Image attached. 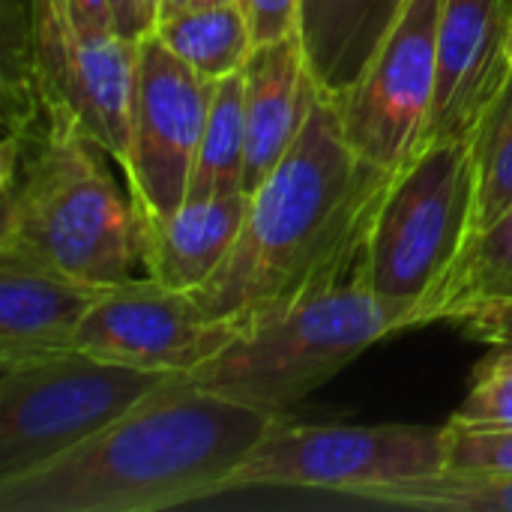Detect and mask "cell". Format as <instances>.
Segmentation results:
<instances>
[{"label":"cell","instance_id":"1","mask_svg":"<svg viewBox=\"0 0 512 512\" xmlns=\"http://www.w3.org/2000/svg\"><path fill=\"white\" fill-rule=\"evenodd\" d=\"M393 174L351 150L336 102L321 93L285 159L252 192L228 258L192 294L240 333L282 315L360 264Z\"/></svg>","mask_w":512,"mask_h":512},{"label":"cell","instance_id":"2","mask_svg":"<svg viewBox=\"0 0 512 512\" xmlns=\"http://www.w3.org/2000/svg\"><path fill=\"white\" fill-rule=\"evenodd\" d=\"M282 417L174 375L93 438L0 480V512H162L222 495Z\"/></svg>","mask_w":512,"mask_h":512},{"label":"cell","instance_id":"3","mask_svg":"<svg viewBox=\"0 0 512 512\" xmlns=\"http://www.w3.org/2000/svg\"><path fill=\"white\" fill-rule=\"evenodd\" d=\"M105 150L69 111L0 150V246L18 249L84 285L132 279L138 264L135 210L123 198Z\"/></svg>","mask_w":512,"mask_h":512},{"label":"cell","instance_id":"4","mask_svg":"<svg viewBox=\"0 0 512 512\" xmlns=\"http://www.w3.org/2000/svg\"><path fill=\"white\" fill-rule=\"evenodd\" d=\"M396 333H402V324L375 297L360 258L282 315L243 330L225 351L180 375V381L285 414L375 342Z\"/></svg>","mask_w":512,"mask_h":512},{"label":"cell","instance_id":"5","mask_svg":"<svg viewBox=\"0 0 512 512\" xmlns=\"http://www.w3.org/2000/svg\"><path fill=\"white\" fill-rule=\"evenodd\" d=\"M474 231V138L435 135L393 174L363 249L366 279L402 330L426 327Z\"/></svg>","mask_w":512,"mask_h":512},{"label":"cell","instance_id":"6","mask_svg":"<svg viewBox=\"0 0 512 512\" xmlns=\"http://www.w3.org/2000/svg\"><path fill=\"white\" fill-rule=\"evenodd\" d=\"M171 378L75 345L0 363V480L78 447Z\"/></svg>","mask_w":512,"mask_h":512},{"label":"cell","instance_id":"7","mask_svg":"<svg viewBox=\"0 0 512 512\" xmlns=\"http://www.w3.org/2000/svg\"><path fill=\"white\" fill-rule=\"evenodd\" d=\"M444 471L447 426H300L282 417L234 471L228 492L306 489L354 501L369 489L429 480Z\"/></svg>","mask_w":512,"mask_h":512},{"label":"cell","instance_id":"8","mask_svg":"<svg viewBox=\"0 0 512 512\" xmlns=\"http://www.w3.org/2000/svg\"><path fill=\"white\" fill-rule=\"evenodd\" d=\"M441 0H408L375 57L336 102L351 150L381 168L399 171L432 129L438 93Z\"/></svg>","mask_w":512,"mask_h":512},{"label":"cell","instance_id":"9","mask_svg":"<svg viewBox=\"0 0 512 512\" xmlns=\"http://www.w3.org/2000/svg\"><path fill=\"white\" fill-rule=\"evenodd\" d=\"M33 48L48 111H69L120 168L129 156L138 39L87 27L66 0H30Z\"/></svg>","mask_w":512,"mask_h":512},{"label":"cell","instance_id":"10","mask_svg":"<svg viewBox=\"0 0 512 512\" xmlns=\"http://www.w3.org/2000/svg\"><path fill=\"white\" fill-rule=\"evenodd\" d=\"M216 81L186 66L156 33L138 39L129 156L123 177L135 210L171 213L189 195Z\"/></svg>","mask_w":512,"mask_h":512},{"label":"cell","instance_id":"11","mask_svg":"<svg viewBox=\"0 0 512 512\" xmlns=\"http://www.w3.org/2000/svg\"><path fill=\"white\" fill-rule=\"evenodd\" d=\"M237 336L240 330L213 318L192 291L132 276L99 288L72 345L135 369L186 375L225 351Z\"/></svg>","mask_w":512,"mask_h":512},{"label":"cell","instance_id":"12","mask_svg":"<svg viewBox=\"0 0 512 512\" xmlns=\"http://www.w3.org/2000/svg\"><path fill=\"white\" fill-rule=\"evenodd\" d=\"M512 0H441L438 18V93L435 135L471 138L507 87Z\"/></svg>","mask_w":512,"mask_h":512},{"label":"cell","instance_id":"13","mask_svg":"<svg viewBox=\"0 0 512 512\" xmlns=\"http://www.w3.org/2000/svg\"><path fill=\"white\" fill-rule=\"evenodd\" d=\"M249 192L216 198H186L171 213L135 210V246L144 276L177 288L198 291L228 258L246 213Z\"/></svg>","mask_w":512,"mask_h":512},{"label":"cell","instance_id":"14","mask_svg":"<svg viewBox=\"0 0 512 512\" xmlns=\"http://www.w3.org/2000/svg\"><path fill=\"white\" fill-rule=\"evenodd\" d=\"M246 87V174L243 186L252 195L270 171L285 159L303 132L315 99L321 96L300 33L255 45L243 66Z\"/></svg>","mask_w":512,"mask_h":512},{"label":"cell","instance_id":"15","mask_svg":"<svg viewBox=\"0 0 512 512\" xmlns=\"http://www.w3.org/2000/svg\"><path fill=\"white\" fill-rule=\"evenodd\" d=\"M99 288L0 246V363L69 348Z\"/></svg>","mask_w":512,"mask_h":512},{"label":"cell","instance_id":"16","mask_svg":"<svg viewBox=\"0 0 512 512\" xmlns=\"http://www.w3.org/2000/svg\"><path fill=\"white\" fill-rule=\"evenodd\" d=\"M408 0H303L300 42L318 90L339 102L360 78Z\"/></svg>","mask_w":512,"mask_h":512},{"label":"cell","instance_id":"17","mask_svg":"<svg viewBox=\"0 0 512 512\" xmlns=\"http://www.w3.org/2000/svg\"><path fill=\"white\" fill-rule=\"evenodd\" d=\"M512 303V207L477 231L459 255L444 288L426 312V324H459L462 318Z\"/></svg>","mask_w":512,"mask_h":512},{"label":"cell","instance_id":"18","mask_svg":"<svg viewBox=\"0 0 512 512\" xmlns=\"http://www.w3.org/2000/svg\"><path fill=\"white\" fill-rule=\"evenodd\" d=\"M153 33L204 78H228L240 72L255 48L249 21L237 0H222L204 9H192L165 18Z\"/></svg>","mask_w":512,"mask_h":512},{"label":"cell","instance_id":"19","mask_svg":"<svg viewBox=\"0 0 512 512\" xmlns=\"http://www.w3.org/2000/svg\"><path fill=\"white\" fill-rule=\"evenodd\" d=\"M246 87L243 69L219 78L198 144L186 198H216L246 192Z\"/></svg>","mask_w":512,"mask_h":512},{"label":"cell","instance_id":"20","mask_svg":"<svg viewBox=\"0 0 512 512\" xmlns=\"http://www.w3.org/2000/svg\"><path fill=\"white\" fill-rule=\"evenodd\" d=\"M354 501L420 512H512V477L441 474L429 480L378 486Z\"/></svg>","mask_w":512,"mask_h":512},{"label":"cell","instance_id":"21","mask_svg":"<svg viewBox=\"0 0 512 512\" xmlns=\"http://www.w3.org/2000/svg\"><path fill=\"white\" fill-rule=\"evenodd\" d=\"M471 138L477 171V231H483L512 207V75Z\"/></svg>","mask_w":512,"mask_h":512},{"label":"cell","instance_id":"22","mask_svg":"<svg viewBox=\"0 0 512 512\" xmlns=\"http://www.w3.org/2000/svg\"><path fill=\"white\" fill-rule=\"evenodd\" d=\"M447 423L456 429H512V345H492L474 366L468 393Z\"/></svg>","mask_w":512,"mask_h":512},{"label":"cell","instance_id":"23","mask_svg":"<svg viewBox=\"0 0 512 512\" xmlns=\"http://www.w3.org/2000/svg\"><path fill=\"white\" fill-rule=\"evenodd\" d=\"M444 474L512 477V429H456L447 423Z\"/></svg>","mask_w":512,"mask_h":512},{"label":"cell","instance_id":"24","mask_svg":"<svg viewBox=\"0 0 512 512\" xmlns=\"http://www.w3.org/2000/svg\"><path fill=\"white\" fill-rule=\"evenodd\" d=\"M255 45H267L285 39L300 30V9L303 0H237Z\"/></svg>","mask_w":512,"mask_h":512},{"label":"cell","instance_id":"25","mask_svg":"<svg viewBox=\"0 0 512 512\" xmlns=\"http://www.w3.org/2000/svg\"><path fill=\"white\" fill-rule=\"evenodd\" d=\"M465 336L486 342V345H512V303L510 306H492L483 312H474L456 324Z\"/></svg>","mask_w":512,"mask_h":512},{"label":"cell","instance_id":"26","mask_svg":"<svg viewBox=\"0 0 512 512\" xmlns=\"http://www.w3.org/2000/svg\"><path fill=\"white\" fill-rule=\"evenodd\" d=\"M66 3L87 27H117L111 0H66Z\"/></svg>","mask_w":512,"mask_h":512},{"label":"cell","instance_id":"27","mask_svg":"<svg viewBox=\"0 0 512 512\" xmlns=\"http://www.w3.org/2000/svg\"><path fill=\"white\" fill-rule=\"evenodd\" d=\"M114 6V21H117V30L123 36H132V39H141L144 30H141V12H138V0H111Z\"/></svg>","mask_w":512,"mask_h":512},{"label":"cell","instance_id":"28","mask_svg":"<svg viewBox=\"0 0 512 512\" xmlns=\"http://www.w3.org/2000/svg\"><path fill=\"white\" fill-rule=\"evenodd\" d=\"M213 3H222V0H159L156 3V21H153V27L159 21H165V18H174V15L192 12V9H204V6H213Z\"/></svg>","mask_w":512,"mask_h":512},{"label":"cell","instance_id":"29","mask_svg":"<svg viewBox=\"0 0 512 512\" xmlns=\"http://www.w3.org/2000/svg\"><path fill=\"white\" fill-rule=\"evenodd\" d=\"M156 3H159V0H138V12H141V30H144V36L153 30V21H156Z\"/></svg>","mask_w":512,"mask_h":512},{"label":"cell","instance_id":"30","mask_svg":"<svg viewBox=\"0 0 512 512\" xmlns=\"http://www.w3.org/2000/svg\"><path fill=\"white\" fill-rule=\"evenodd\" d=\"M510 69H512V36H510Z\"/></svg>","mask_w":512,"mask_h":512}]
</instances>
